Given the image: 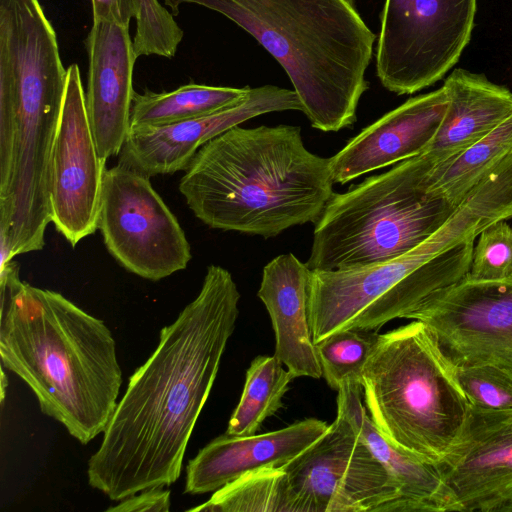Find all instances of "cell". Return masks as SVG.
Masks as SVG:
<instances>
[{
	"mask_svg": "<svg viewBox=\"0 0 512 512\" xmlns=\"http://www.w3.org/2000/svg\"><path fill=\"white\" fill-rule=\"evenodd\" d=\"M326 422L308 418L285 428L216 437L188 461L184 492H215L240 476L261 468H284L315 443L328 429Z\"/></svg>",
	"mask_w": 512,
	"mask_h": 512,
	"instance_id": "obj_17",
	"label": "cell"
},
{
	"mask_svg": "<svg viewBox=\"0 0 512 512\" xmlns=\"http://www.w3.org/2000/svg\"><path fill=\"white\" fill-rule=\"evenodd\" d=\"M499 218L495 203L474 190L437 231L397 258L356 269L311 271L308 315L314 343L342 330L378 332L464 279L475 238Z\"/></svg>",
	"mask_w": 512,
	"mask_h": 512,
	"instance_id": "obj_5",
	"label": "cell"
},
{
	"mask_svg": "<svg viewBox=\"0 0 512 512\" xmlns=\"http://www.w3.org/2000/svg\"><path fill=\"white\" fill-rule=\"evenodd\" d=\"M311 270L294 254H281L263 268L258 297L271 318L274 356L296 377H322L308 315Z\"/></svg>",
	"mask_w": 512,
	"mask_h": 512,
	"instance_id": "obj_18",
	"label": "cell"
},
{
	"mask_svg": "<svg viewBox=\"0 0 512 512\" xmlns=\"http://www.w3.org/2000/svg\"><path fill=\"white\" fill-rule=\"evenodd\" d=\"M374 331L348 329L315 343L322 377L334 390L345 384L362 385L364 367L378 341Z\"/></svg>",
	"mask_w": 512,
	"mask_h": 512,
	"instance_id": "obj_25",
	"label": "cell"
},
{
	"mask_svg": "<svg viewBox=\"0 0 512 512\" xmlns=\"http://www.w3.org/2000/svg\"><path fill=\"white\" fill-rule=\"evenodd\" d=\"M250 90L190 83L169 92H135L130 128L161 127L209 116L243 103Z\"/></svg>",
	"mask_w": 512,
	"mask_h": 512,
	"instance_id": "obj_21",
	"label": "cell"
},
{
	"mask_svg": "<svg viewBox=\"0 0 512 512\" xmlns=\"http://www.w3.org/2000/svg\"><path fill=\"white\" fill-rule=\"evenodd\" d=\"M294 376L273 356H257L247 369L240 401L225 433L254 435L267 418L283 407L282 398Z\"/></svg>",
	"mask_w": 512,
	"mask_h": 512,
	"instance_id": "obj_23",
	"label": "cell"
},
{
	"mask_svg": "<svg viewBox=\"0 0 512 512\" xmlns=\"http://www.w3.org/2000/svg\"><path fill=\"white\" fill-rule=\"evenodd\" d=\"M478 236L465 278L476 281L512 278V227L505 220H499Z\"/></svg>",
	"mask_w": 512,
	"mask_h": 512,
	"instance_id": "obj_26",
	"label": "cell"
},
{
	"mask_svg": "<svg viewBox=\"0 0 512 512\" xmlns=\"http://www.w3.org/2000/svg\"><path fill=\"white\" fill-rule=\"evenodd\" d=\"M105 163L90 127L79 67L71 64L49 182L51 222L72 247L98 229Z\"/></svg>",
	"mask_w": 512,
	"mask_h": 512,
	"instance_id": "obj_12",
	"label": "cell"
},
{
	"mask_svg": "<svg viewBox=\"0 0 512 512\" xmlns=\"http://www.w3.org/2000/svg\"><path fill=\"white\" fill-rule=\"evenodd\" d=\"M4 367L2 366L1 367V402L3 403L4 401V395H5V387L7 386L8 384V380L6 378V375H5V371H4Z\"/></svg>",
	"mask_w": 512,
	"mask_h": 512,
	"instance_id": "obj_30",
	"label": "cell"
},
{
	"mask_svg": "<svg viewBox=\"0 0 512 512\" xmlns=\"http://www.w3.org/2000/svg\"><path fill=\"white\" fill-rule=\"evenodd\" d=\"M330 163L299 126L237 125L200 147L179 191L207 226L270 238L317 221L335 193Z\"/></svg>",
	"mask_w": 512,
	"mask_h": 512,
	"instance_id": "obj_3",
	"label": "cell"
},
{
	"mask_svg": "<svg viewBox=\"0 0 512 512\" xmlns=\"http://www.w3.org/2000/svg\"><path fill=\"white\" fill-rule=\"evenodd\" d=\"M188 511L298 512V507L285 470L261 468L216 490L208 501Z\"/></svg>",
	"mask_w": 512,
	"mask_h": 512,
	"instance_id": "obj_24",
	"label": "cell"
},
{
	"mask_svg": "<svg viewBox=\"0 0 512 512\" xmlns=\"http://www.w3.org/2000/svg\"><path fill=\"white\" fill-rule=\"evenodd\" d=\"M405 318L425 324L453 368L491 365L512 377V278H464L430 295Z\"/></svg>",
	"mask_w": 512,
	"mask_h": 512,
	"instance_id": "obj_11",
	"label": "cell"
},
{
	"mask_svg": "<svg viewBox=\"0 0 512 512\" xmlns=\"http://www.w3.org/2000/svg\"><path fill=\"white\" fill-rule=\"evenodd\" d=\"M170 494V490L164 487L146 489L121 500L119 504L109 507L106 511L167 512L170 510Z\"/></svg>",
	"mask_w": 512,
	"mask_h": 512,
	"instance_id": "obj_28",
	"label": "cell"
},
{
	"mask_svg": "<svg viewBox=\"0 0 512 512\" xmlns=\"http://www.w3.org/2000/svg\"><path fill=\"white\" fill-rule=\"evenodd\" d=\"M298 512H392L398 487L337 413L327 431L284 468Z\"/></svg>",
	"mask_w": 512,
	"mask_h": 512,
	"instance_id": "obj_10",
	"label": "cell"
},
{
	"mask_svg": "<svg viewBox=\"0 0 512 512\" xmlns=\"http://www.w3.org/2000/svg\"><path fill=\"white\" fill-rule=\"evenodd\" d=\"M216 11L252 35L283 67L313 128L337 132L356 121L368 89L375 34L351 0H163Z\"/></svg>",
	"mask_w": 512,
	"mask_h": 512,
	"instance_id": "obj_4",
	"label": "cell"
},
{
	"mask_svg": "<svg viewBox=\"0 0 512 512\" xmlns=\"http://www.w3.org/2000/svg\"><path fill=\"white\" fill-rule=\"evenodd\" d=\"M447 107L445 88L409 98L384 114L331 158L334 183L423 154L434 139Z\"/></svg>",
	"mask_w": 512,
	"mask_h": 512,
	"instance_id": "obj_16",
	"label": "cell"
},
{
	"mask_svg": "<svg viewBox=\"0 0 512 512\" xmlns=\"http://www.w3.org/2000/svg\"><path fill=\"white\" fill-rule=\"evenodd\" d=\"M434 166L421 154L334 193L315 222L308 268H361L397 258L424 242L458 208L429 190Z\"/></svg>",
	"mask_w": 512,
	"mask_h": 512,
	"instance_id": "obj_6",
	"label": "cell"
},
{
	"mask_svg": "<svg viewBox=\"0 0 512 512\" xmlns=\"http://www.w3.org/2000/svg\"><path fill=\"white\" fill-rule=\"evenodd\" d=\"M443 87L447 94L445 115L423 153L435 166L459 155L512 115V91L484 74L458 68Z\"/></svg>",
	"mask_w": 512,
	"mask_h": 512,
	"instance_id": "obj_20",
	"label": "cell"
},
{
	"mask_svg": "<svg viewBox=\"0 0 512 512\" xmlns=\"http://www.w3.org/2000/svg\"><path fill=\"white\" fill-rule=\"evenodd\" d=\"M477 0H385L376 51L381 84L413 94L459 61L471 39Z\"/></svg>",
	"mask_w": 512,
	"mask_h": 512,
	"instance_id": "obj_8",
	"label": "cell"
},
{
	"mask_svg": "<svg viewBox=\"0 0 512 512\" xmlns=\"http://www.w3.org/2000/svg\"><path fill=\"white\" fill-rule=\"evenodd\" d=\"M360 384L338 390L337 413L352 425L360 439L384 466L398 487L392 512L454 511L449 491L436 463L410 453L390 441L376 426L362 403Z\"/></svg>",
	"mask_w": 512,
	"mask_h": 512,
	"instance_id": "obj_19",
	"label": "cell"
},
{
	"mask_svg": "<svg viewBox=\"0 0 512 512\" xmlns=\"http://www.w3.org/2000/svg\"><path fill=\"white\" fill-rule=\"evenodd\" d=\"M512 152V115L491 133L430 172L429 190L459 207L474 187Z\"/></svg>",
	"mask_w": 512,
	"mask_h": 512,
	"instance_id": "obj_22",
	"label": "cell"
},
{
	"mask_svg": "<svg viewBox=\"0 0 512 512\" xmlns=\"http://www.w3.org/2000/svg\"><path fill=\"white\" fill-rule=\"evenodd\" d=\"M453 372L471 405L495 410L512 407V377L499 368L476 365L455 367Z\"/></svg>",
	"mask_w": 512,
	"mask_h": 512,
	"instance_id": "obj_27",
	"label": "cell"
},
{
	"mask_svg": "<svg viewBox=\"0 0 512 512\" xmlns=\"http://www.w3.org/2000/svg\"><path fill=\"white\" fill-rule=\"evenodd\" d=\"M302 111L294 90L265 85L251 88L241 104L215 114L161 127L130 128L119 164L148 177L186 170L205 143L251 118L270 112Z\"/></svg>",
	"mask_w": 512,
	"mask_h": 512,
	"instance_id": "obj_14",
	"label": "cell"
},
{
	"mask_svg": "<svg viewBox=\"0 0 512 512\" xmlns=\"http://www.w3.org/2000/svg\"><path fill=\"white\" fill-rule=\"evenodd\" d=\"M369 416L400 448L438 463L464 425L470 402L424 323L380 334L364 367Z\"/></svg>",
	"mask_w": 512,
	"mask_h": 512,
	"instance_id": "obj_7",
	"label": "cell"
},
{
	"mask_svg": "<svg viewBox=\"0 0 512 512\" xmlns=\"http://www.w3.org/2000/svg\"><path fill=\"white\" fill-rule=\"evenodd\" d=\"M0 357L40 410L82 444L106 429L122 371L106 324L59 292L22 281L19 264L0 267Z\"/></svg>",
	"mask_w": 512,
	"mask_h": 512,
	"instance_id": "obj_2",
	"label": "cell"
},
{
	"mask_svg": "<svg viewBox=\"0 0 512 512\" xmlns=\"http://www.w3.org/2000/svg\"><path fill=\"white\" fill-rule=\"evenodd\" d=\"M98 229L109 254L150 281L184 270L192 258L183 229L150 177L123 164L105 170Z\"/></svg>",
	"mask_w": 512,
	"mask_h": 512,
	"instance_id": "obj_9",
	"label": "cell"
},
{
	"mask_svg": "<svg viewBox=\"0 0 512 512\" xmlns=\"http://www.w3.org/2000/svg\"><path fill=\"white\" fill-rule=\"evenodd\" d=\"M93 22H109L129 27L139 16V0H91Z\"/></svg>",
	"mask_w": 512,
	"mask_h": 512,
	"instance_id": "obj_29",
	"label": "cell"
},
{
	"mask_svg": "<svg viewBox=\"0 0 512 512\" xmlns=\"http://www.w3.org/2000/svg\"><path fill=\"white\" fill-rule=\"evenodd\" d=\"M436 465L454 511L504 512L512 501V407L470 404L459 436Z\"/></svg>",
	"mask_w": 512,
	"mask_h": 512,
	"instance_id": "obj_13",
	"label": "cell"
},
{
	"mask_svg": "<svg viewBox=\"0 0 512 512\" xmlns=\"http://www.w3.org/2000/svg\"><path fill=\"white\" fill-rule=\"evenodd\" d=\"M88 53L86 111L100 157L118 156L130 129L135 54L129 27L93 22Z\"/></svg>",
	"mask_w": 512,
	"mask_h": 512,
	"instance_id": "obj_15",
	"label": "cell"
},
{
	"mask_svg": "<svg viewBox=\"0 0 512 512\" xmlns=\"http://www.w3.org/2000/svg\"><path fill=\"white\" fill-rule=\"evenodd\" d=\"M231 273L209 265L198 295L164 326L88 460L89 485L113 501L178 480L188 441L239 314Z\"/></svg>",
	"mask_w": 512,
	"mask_h": 512,
	"instance_id": "obj_1",
	"label": "cell"
}]
</instances>
